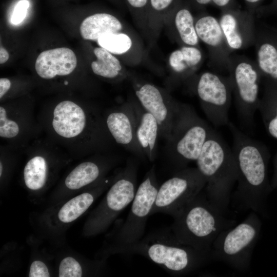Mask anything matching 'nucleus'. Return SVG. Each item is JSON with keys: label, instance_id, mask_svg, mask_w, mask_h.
I'll return each mask as SVG.
<instances>
[{"label": "nucleus", "instance_id": "f257e3e1", "mask_svg": "<svg viewBox=\"0 0 277 277\" xmlns=\"http://www.w3.org/2000/svg\"><path fill=\"white\" fill-rule=\"evenodd\" d=\"M41 121L50 140L69 152H105L113 140L96 109L72 100L44 109Z\"/></svg>", "mask_w": 277, "mask_h": 277}, {"label": "nucleus", "instance_id": "f03ea898", "mask_svg": "<svg viewBox=\"0 0 277 277\" xmlns=\"http://www.w3.org/2000/svg\"><path fill=\"white\" fill-rule=\"evenodd\" d=\"M125 254H140L173 274H182L198 267L205 259V252L181 243L171 230L155 231L136 242L120 245Z\"/></svg>", "mask_w": 277, "mask_h": 277}, {"label": "nucleus", "instance_id": "7ed1b4c3", "mask_svg": "<svg viewBox=\"0 0 277 277\" xmlns=\"http://www.w3.org/2000/svg\"><path fill=\"white\" fill-rule=\"evenodd\" d=\"M197 168L205 178L210 201L219 208L224 204L237 181L238 171L232 149L212 130L196 160Z\"/></svg>", "mask_w": 277, "mask_h": 277}, {"label": "nucleus", "instance_id": "20e7f679", "mask_svg": "<svg viewBox=\"0 0 277 277\" xmlns=\"http://www.w3.org/2000/svg\"><path fill=\"white\" fill-rule=\"evenodd\" d=\"M219 208L199 193L173 217L170 230L181 243L206 252L224 226Z\"/></svg>", "mask_w": 277, "mask_h": 277}, {"label": "nucleus", "instance_id": "39448f33", "mask_svg": "<svg viewBox=\"0 0 277 277\" xmlns=\"http://www.w3.org/2000/svg\"><path fill=\"white\" fill-rule=\"evenodd\" d=\"M233 135L232 149L238 171V190L245 202L254 209L256 196L267 181L268 148L250 138L233 123L228 125Z\"/></svg>", "mask_w": 277, "mask_h": 277}, {"label": "nucleus", "instance_id": "423d86ee", "mask_svg": "<svg viewBox=\"0 0 277 277\" xmlns=\"http://www.w3.org/2000/svg\"><path fill=\"white\" fill-rule=\"evenodd\" d=\"M212 129L188 104L180 102L167 141L172 160L181 168L196 161Z\"/></svg>", "mask_w": 277, "mask_h": 277}, {"label": "nucleus", "instance_id": "0eeeda50", "mask_svg": "<svg viewBox=\"0 0 277 277\" xmlns=\"http://www.w3.org/2000/svg\"><path fill=\"white\" fill-rule=\"evenodd\" d=\"M227 71L239 116L245 125L250 126L261 98L263 76L255 61L243 55L231 54Z\"/></svg>", "mask_w": 277, "mask_h": 277}, {"label": "nucleus", "instance_id": "6e6552de", "mask_svg": "<svg viewBox=\"0 0 277 277\" xmlns=\"http://www.w3.org/2000/svg\"><path fill=\"white\" fill-rule=\"evenodd\" d=\"M186 83L196 95L207 118L215 127L228 125L232 94L229 76L207 71L196 73Z\"/></svg>", "mask_w": 277, "mask_h": 277}, {"label": "nucleus", "instance_id": "1a4fd4ad", "mask_svg": "<svg viewBox=\"0 0 277 277\" xmlns=\"http://www.w3.org/2000/svg\"><path fill=\"white\" fill-rule=\"evenodd\" d=\"M197 168L180 169L159 186L151 215L163 213L175 216L206 186Z\"/></svg>", "mask_w": 277, "mask_h": 277}, {"label": "nucleus", "instance_id": "9d476101", "mask_svg": "<svg viewBox=\"0 0 277 277\" xmlns=\"http://www.w3.org/2000/svg\"><path fill=\"white\" fill-rule=\"evenodd\" d=\"M159 186L155 166L153 165L137 188L129 213L120 229V245L134 243L144 236L147 220L151 215Z\"/></svg>", "mask_w": 277, "mask_h": 277}, {"label": "nucleus", "instance_id": "9b49d317", "mask_svg": "<svg viewBox=\"0 0 277 277\" xmlns=\"http://www.w3.org/2000/svg\"><path fill=\"white\" fill-rule=\"evenodd\" d=\"M129 78L135 96L142 106L156 120L160 127V137L168 141L180 102L164 88L131 75Z\"/></svg>", "mask_w": 277, "mask_h": 277}, {"label": "nucleus", "instance_id": "f8f14e48", "mask_svg": "<svg viewBox=\"0 0 277 277\" xmlns=\"http://www.w3.org/2000/svg\"><path fill=\"white\" fill-rule=\"evenodd\" d=\"M255 13L236 6L221 10L219 18L232 52L253 46L256 34Z\"/></svg>", "mask_w": 277, "mask_h": 277}, {"label": "nucleus", "instance_id": "ddd939ff", "mask_svg": "<svg viewBox=\"0 0 277 277\" xmlns=\"http://www.w3.org/2000/svg\"><path fill=\"white\" fill-rule=\"evenodd\" d=\"M33 109L0 106V137L7 140L13 149L23 147L39 130Z\"/></svg>", "mask_w": 277, "mask_h": 277}, {"label": "nucleus", "instance_id": "4468645a", "mask_svg": "<svg viewBox=\"0 0 277 277\" xmlns=\"http://www.w3.org/2000/svg\"><path fill=\"white\" fill-rule=\"evenodd\" d=\"M195 27L200 41L207 47L212 66L219 70L228 71L232 54L219 19L205 12L195 17Z\"/></svg>", "mask_w": 277, "mask_h": 277}, {"label": "nucleus", "instance_id": "2eb2a0df", "mask_svg": "<svg viewBox=\"0 0 277 277\" xmlns=\"http://www.w3.org/2000/svg\"><path fill=\"white\" fill-rule=\"evenodd\" d=\"M104 118L114 142L137 157H146L137 140L135 115L129 100L109 110Z\"/></svg>", "mask_w": 277, "mask_h": 277}, {"label": "nucleus", "instance_id": "dca6fc26", "mask_svg": "<svg viewBox=\"0 0 277 277\" xmlns=\"http://www.w3.org/2000/svg\"><path fill=\"white\" fill-rule=\"evenodd\" d=\"M257 229L254 218H248L220 235L217 250L221 256L238 264L245 260L254 243Z\"/></svg>", "mask_w": 277, "mask_h": 277}, {"label": "nucleus", "instance_id": "f3484780", "mask_svg": "<svg viewBox=\"0 0 277 277\" xmlns=\"http://www.w3.org/2000/svg\"><path fill=\"white\" fill-rule=\"evenodd\" d=\"M98 45L116 56H120L128 66L140 64L145 51L142 41L131 29L117 32L105 33L96 41Z\"/></svg>", "mask_w": 277, "mask_h": 277}, {"label": "nucleus", "instance_id": "a211bd4d", "mask_svg": "<svg viewBox=\"0 0 277 277\" xmlns=\"http://www.w3.org/2000/svg\"><path fill=\"white\" fill-rule=\"evenodd\" d=\"M254 46L255 61L263 77L277 81V31L256 21Z\"/></svg>", "mask_w": 277, "mask_h": 277}, {"label": "nucleus", "instance_id": "6ab92c4d", "mask_svg": "<svg viewBox=\"0 0 277 277\" xmlns=\"http://www.w3.org/2000/svg\"><path fill=\"white\" fill-rule=\"evenodd\" d=\"M76 66L74 52L68 48L60 47L42 52L36 60L35 69L41 78L51 80L70 74Z\"/></svg>", "mask_w": 277, "mask_h": 277}, {"label": "nucleus", "instance_id": "aec40b11", "mask_svg": "<svg viewBox=\"0 0 277 277\" xmlns=\"http://www.w3.org/2000/svg\"><path fill=\"white\" fill-rule=\"evenodd\" d=\"M188 2L183 0L167 19L164 27L180 46H200V40L195 27V17Z\"/></svg>", "mask_w": 277, "mask_h": 277}, {"label": "nucleus", "instance_id": "412c9836", "mask_svg": "<svg viewBox=\"0 0 277 277\" xmlns=\"http://www.w3.org/2000/svg\"><path fill=\"white\" fill-rule=\"evenodd\" d=\"M128 100L135 115L137 142L145 157L149 161L153 162L157 154V140L160 137L159 125L154 116L142 106L135 96L130 97Z\"/></svg>", "mask_w": 277, "mask_h": 277}, {"label": "nucleus", "instance_id": "4be33fe9", "mask_svg": "<svg viewBox=\"0 0 277 277\" xmlns=\"http://www.w3.org/2000/svg\"><path fill=\"white\" fill-rule=\"evenodd\" d=\"M204 61V55L200 46H180L168 57L171 82L174 84L186 83L196 74Z\"/></svg>", "mask_w": 277, "mask_h": 277}, {"label": "nucleus", "instance_id": "5701e85b", "mask_svg": "<svg viewBox=\"0 0 277 277\" xmlns=\"http://www.w3.org/2000/svg\"><path fill=\"white\" fill-rule=\"evenodd\" d=\"M131 28L117 15L105 11H96L83 21L80 27L83 39L97 41L102 35L128 30Z\"/></svg>", "mask_w": 277, "mask_h": 277}, {"label": "nucleus", "instance_id": "b1692460", "mask_svg": "<svg viewBox=\"0 0 277 277\" xmlns=\"http://www.w3.org/2000/svg\"><path fill=\"white\" fill-rule=\"evenodd\" d=\"M47 142L37 141L33 144L32 149L34 154L27 162L23 171L24 180L26 186L32 190L43 188L48 177V160L45 155Z\"/></svg>", "mask_w": 277, "mask_h": 277}, {"label": "nucleus", "instance_id": "393cba45", "mask_svg": "<svg viewBox=\"0 0 277 277\" xmlns=\"http://www.w3.org/2000/svg\"><path fill=\"white\" fill-rule=\"evenodd\" d=\"M263 94L258 110L268 133L277 140V81L263 77Z\"/></svg>", "mask_w": 277, "mask_h": 277}, {"label": "nucleus", "instance_id": "a878e982", "mask_svg": "<svg viewBox=\"0 0 277 277\" xmlns=\"http://www.w3.org/2000/svg\"><path fill=\"white\" fill-rule=\"evenodd\" d=\"M93 53L95 59L91 62V68L94 74L110 80L129 78L130 74L117 56L100 46L94 48Z\"/></svg>", "mask_w": 277, "mask_h": 277}, {"label": "nucleus", "instance_id": "bb28decb", "mask_svg": "<svg viewBox=\"0 0 277 277\" xmlns=\"http://www.w3.org/2000/svg\"><path fill=\"white\" fill-rule=\"evenodd\" d=\"M101 166L97 162L88 161L76 166L67 175L66 186L72 190L78 189L96 181L101 177Z\"/></svg>", "mask_w": 277, "mask_h": 277}, {"label": "nucleus", "instance_id": "cd10ccee", "mask_svg": "<svg viewBox=\"0 0 277 277\" xmlns=\"http://www.w3.org/2000/svg\"><path fill=\"white\" fill-rule=\"evenodd\" d=\"M182 1L149 0V23L154 41L169 16Z\"/></svg>", "mask_w": 277, "mask_h": 277}, {"label": "nucleus", "instance_id": "c85d7f7f", "mask_svg": "<svg viewBox=\"0 0 277 277\" xmlns=\"http://www.w3.org/2000/svg\"><path fill=\"white\" fill-rule=\"evenodd\" d=\"M94 199L93 195L89 192L83 193L73 197L60 210L58 214L60 220L64 223L74 221L88 209Z\"/></svg>", "mask_w": 277, "mask_h": 277}, {"label": "nucleus", "instance_id": "c756f323", "mask_svg": "<svg viewBox=\"0 0 277 277\" xmlns=\"http://www.w3.org/2000/svg\"><path fill=\"white\" fill-rule=\"evenodd\" d=\"M142 34L150 42H154L149 23V0H124Z\"/></svg>", "mask_w": 277, "mask_h": 277}, {"label": "nucleus", "instance_id": "7c9ffc66", "mask_svg": "<svg viewBox=\"0 0 277 277\" xmlns=\"http://www.w3.org/2000/svg\"><path fill=\"white\" fill-rule=\"evenodd\" d=\"M82 269L79 263L72 257L62 260L59 266L60 277H81Z\"/></svg>", "mask_w": 277, "mask_h": 277}, {"label": "nucleus", "instance_id": "2f4dec72", "mask_svg": "<svg viewBox=\"0 0 277 277\" xmlns=\"http://www.w3.org/2000/svg\"><path fill=\"white\" fill-rule=\"evenodd\" d=\"M30 6L29 0H19L14 5L10 21L12 24L18 25L26 18Z\"/></svg>", "mask_w": 277, "mask_h": 277}, {"label": "nucleus", "instance_id": "473e14b6", "mask_svg": "<svg viewBox=\"0 0 277 277\" xmlns=\"http://www.w3.org/2000/svg\"><path fill=\"white\" fill-rule=\"evenodd\" d=\"M29 276L49 277L50 274L47 267L43 262L35 261L30 266Z\"/></svg>", "mask_w": 277, "mask_h": 277}, {"label": "nucleus", "instance_id": "72a5a7b5", "mask_svg": "<svg viewBox=\"0 0 277 277\" xmlns=\"http://www.w3.org/2000/svg\"><path fill=\"white\" fill-rule=\"evenodd\" d=\"M276 14L277 0H272L267 5L260 6L255 11V15L258 18Z\"/></svg>", "mask_w": 277, "mask_h": 277}, {"label": "nucleus", "instance_id": "f704fd0d", "mask_svg": "<svg viewBox=\"0 0 277 277\" xmlns=\"http://www.w3.org/2000/svg\"><path fill=\"white\" fill-rule=\"evenodd\" d=\"M211 4L221 10L235 7V0H211Z\"/></svg>", "mask_w": 277, "mask_h": 277}, {"label": "nucleus", "instance_id": "c9c22d12", "mask_svg": "<svg viewBox=\"0 0 277 277\" xmlns=\"http://www.w3.org/2000/svg\"><path fill=\"white\" fill-rule=\"evenodd\" d=\"M11 85L10 80L7 78L2 77L0 79V99L5 96L9 91Z\"/></svg>", "mask_w": 277, "mask_h": 277}, {"label": "nucleus", "instance_id": "e433bc0d", "mask_svg": "<svg viewBox=\"0 0 277 277\" xmlns=\"http://www.w3.org/2000/svg\"><path fill=\"white\" fill-rule=\"evenodd\" d=\"M189 4L194 8L197 10H203L211 4V0H188Z\"/></svg>", "mask_w": 277, "mask_h": 277}, {"label": "nucleus", "instance_id": "4c0bfd02", "mask_svg": "<svg viewBox=\"0 0 277 277\" xmlns=\"http://www.w3.org/2000/svg\"><path fill=\"white\" fill-rule=\"evenodd\" d=\"M247 9L254 12L256 9L260 7L264 0H244Z\"/></svg>", "mask_w": 277, "mask_h": 277}, {"label": "nucleus", "instance_id": "58836bf2", "mask_svg": "<svg viewBox=\"0 0 277 277\" xmlns=\"http://www.w3.org/2000/svg\"><path fill=\"white\" fill-rule=\"evenodd\" d=\"M9 54L8 51L3 47L0 48V64H4L9 59Z\"/></svg>", "mask_w": 277, "mask_h": 277}, {"label": "nucleus", "instance_id": "ea45409f", "mask_svg": "<svg viewBox=\"0 0 277 277\" xmlns=\"http://www.w3.org/2000/svg\"><path fill=\"white\" fill-rule=\"evenodd\" d=\"M117 5H120L121 7H123L124 6H126V3L124 0H112Z\"/></svg>", "mask_w": 277, "mask_h": 277}, {"label": "nucleus", "instance_id": "a19ab883", "mask_svg": "<svg viewBox=\"0 0 277 277\" xmlns=\"http://www.w3.org/2000/svg\"><path fill=\"white\" fill-rule=\"evenodd\" d=\"M275 165L276 166V170H277V153L275 155ZM276 174H277V171H276ZM276 177H277V175H276Z\"/></svg>", "mask_w": 277, "mask_h": 277}]
</instances>
